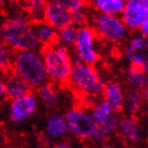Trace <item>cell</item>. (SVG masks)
<instances>
[{
  "label": "cell",
  "instance_id": "cell-33",
  "mask_svg": "<svg viewBox=\"0 0 148 148\" xmlns=\"http://www.w3.org/2000/svg\"><path fill=\"white\" fill-rule=\"evenodd\" d=\"M4 1H5V0H0V5H2L3 3H4Z\"/></svg>",
  "mask_w": 148,
  "mask_h": 148
},
{
  "label": "cell",
  "instance_id": "cell-29",
  "mask_svg": "<svg viewBox=\"0 0 148 148\" xmlns=\"http://www.w3.org/2000/svg\"><path fill=\"white\" fill-rule=\"evenodd\" d=\"M5 97V84H4V77L0 76V99Z\"/></svg>",
  "mask_w": 148,
  "mask_h": 148
},
{
  "label": "cell",
  "instance_id": "cell-19",
  "mask_svg": "<svg viewBox=\"0 0 148 148\" xmlns=\"http://www.w3.org/2000/svg\"><path fill=\"white\" fill-rule=\"evenodd\" d=\"M126 82L131 89L143 91L148 86V73L141 68L130 66L126 71Z\"/></svg>",
  "mask_w": 148,
  "mask_h": 148
},
{
  "label": "cell",
  "instance_id": "cell-31",
  "mask_svg": "<svg viewBox=\"0 0 148 148\" xmlns=\"http://www.w3.org/2000/svg\"><path fill=\"white\" fill-rule=\"evenodd\" d=\"M142 92H143V99H144V102H145L148 106V86L143 90Z\"/></svg>",
  "mask_w": 148,
  "mask_h": 148
},
{
  "label": "cell",
  "instance_id": "cell-35",
  "mask_svg": "<svg viewBox=\"0 0 148 148\" xmlns=\"http://www.w3.org/2000/svg\"><path fill=\"white\" fill-rule=\"evenodd\" d=\"M123 1H125V2H127V1H128V0H123Z\"/></svg>",
  "mask_w": 148,
  "mask_h": 148
},
{
  "label": "cell",
  "instance_id": "cell-16",
  "mask_svg": "<svg viewBox=\"0 0 148 148\" xmlns=\"http://www.w3.org/2000/svg\"><path fill=\"white\" fill-rule=\"evenodd\" d=\"M46 134L52 140H62L69 133L68 125L64 115L53 114L47 120L45 125Z\"/></svg>",
  "mask_w": 148,
  "mask_h": 148
},
{
  "label": "cell",
  "instance_id": "cell-15",
  "mask_svg": "<svg viewBox=\"0 0 148 148\" xmlns=\"http://www.w3.org/2000/svg\"><path fill=\"white\" fill-rule=\"evenodd\" d=\"M32 29H33L35 37L41 48L56 43L57 31L53 27H51L49 23H47L43 19L37 20V21H32Z\"/></svg>",
  "mask_w": 148,
  "mask_h": 148
},
{
  "label": "cell",
  "instance_id": "cell-4",
  "mask_svg": "<svg viewBox=\"0 0 148 148\" xmlns=\"http://www.w3.org/2000/svg\"><path fill=\"white\" fill-rule=\"evenodd\" d=\"M68 85L84 95L99 96L102 94L105 83L94 66L74 60Z\"/></svg>",
  "mask_w": 148,
  "mask_h": 148
},
{
  "label": "cell",
  "instance_id": "cell-30",
  "mask_svg": "<svg viewBox=\"0 0 148 148\" xmlns=\"http://www.w3.org/2000/svg\"><path fill=\"white\" fill-rule=\"evenodd\" d=\"M52 148H74V147L68 142H58L56 143Z\"/></svg>",
  "mask_w": 148,
  "mask_h": 148
},
{
  "label": "cell",
  "instance_id": "cell-12",
  "mask_svg": "<svg viewBox=\"0 0 148 148\" xmlns=\"http://www.w3.org/2000/svg\"><path fill=\"white\" fill-rule=\"evenodd\" d=\"M103 101L110 106L113 112H120L124 109V92L123 88L116 82H109L105 84L102 92Z\"/></svg>",
  "mask_w": 148,
  "mask_h": 148
},
{
  "label": "cell",
  "instance_id": "cell-9",
  "mask_svg": "<svg viewBox=\"0 0 148 148\" xmlns=\"http://www.w3.org/2000/svg\"><path fill=\"white\" fill-rule=\"evenodd\" d=\"M121 18L130 32L139 31L148 18V0H128Z\"/></svg>",
  "mask_w": 148,
  "mask_h": 148
},
{
  "label": "cell",
  "instance_id": "cell-6",
  "mask_svg": "<svg viewBox=\"0 0 148 148\" xmlns=\"http://www.w3.org/2000/svg\"><path fill=\"white\" fill-rule=\"evenodd\" d=\"M97 40L99 37L91 25L78 29L76 41L72 48L74 60L87 65H95L99 59Z\"/></svg>",
  "mask_w": 148,
  "mask_h": 148
},
{
  "label": "cell",
  "instance_id": "cell-22",
  "mask_svg": "<svg viewBox=\"0 0 148 148\" xmlns=\"http://www.w3.org/2000/svg\"><path fill=\"white\" fill-rule=\"evenodd\" d=\"M77 32H78V29L76 27H74L73 25H70L66 28L62 29V30H59V31H57L56 43L71 50L74 47L75 41H76Z\"/></svg>",
  "mask_w": 148,
  "mask_h": 148
},
{
  "label": "cell",
  "instance_id": "cell-20",
  "mask_svg": "<svg viewBox=\"0 0 148 148\" xmlns=\"http://www.w3.org/2000/svg\"><path fill=\"white\" fill-rule=\"evenodd\" d=\"M144 104L143 99V92L141 90L129 89L125 92L124 95V109L130 114L139 113L142 109V106Z\"/></svg>",
  "mask_w": 148,
  "mask_h": 148
},
{
  "label": "cell",
  "instance_id": "cell-14",
  "mask_svg": "<svg viewBox=\"0 0 148 148\" xmlns=\"http://www.w3.org/2000/svg\"><path fill=\"white\" fill-rule=\"evenodd\" d=\"M119 124H120V116L117 114L113 113L106 121L105 123L101 125H96L95 129L91 136V141H93L96 144H103L107 142L110 136L119 129Z\"/></svg>",
  "mask_w": 148,
  "mask_h": 148
},
{
  "label": "cell",
  "instance_id": "cell-18",
  "mask_svg": "<svg viewBox=\"0 0 148 148\" xmlns=\"http://www.w3.org/2000/svg\"><path fill=\"white\" fill-rule=\"evenodd\" d=\"M120 132L125 141L129 144H136L141 139V131L140 127L136 123V121L132 116H125L120 119L119 129Z\"/></svg>",
  "mask_w": 148,
  "mask_h": 148
},
{
  "label": "cell",
  "instance_id": "cell-1",
  "mask_svg": "<svg viewBox=\"0 0 148 148\" xmlns=\"http://www.w3.org/2000/svg\"><path fill=\"white\" fill-rule=\"evenodd\" d=\"M0 38L12 52L41 50L32 29V21L25 16H13L5 20L0 27Z\"/></svg>",
  "mask_w": 148,
  "mask_h": 148
},
{
  "label": "cell",
  "instance_id": "cell-24",
  "mask_svg": "<svg viewBox=\"0 0 148 148\" xmlns=\"http://www.w3.org/2000/svg\"><path fill=\"white\" fill-rule=\"evenodd\" d=\"M37 96L45 105L49 107H54L58 103V94L55 89V85L50 82L37 89Z\"/></svg>",
  "mask_w": 148,
  "mask_h": 148
},
{
  "label": "cell",
  "instance_id": "cell-21",
  "mask_svg": "<svg viewBox=\"0 0 148 148\" xmlns=\"http://www.w3.org/2000/svg\"><path fill=\"white\" fill-rule=\"evenodd\" d=\"M48 2L49 0H25L23 8L28 14V18L32 21L42 20Z\"/></svg>",
  "mask_w": 148,
  "mask_h": 148
},
{
  "label": "cell",
  "instance_id": "cell-2",
  "mask_svg": "<svg viewBox=\"0 0 148 148\" xmlns=\"http://www.w3.org/2000/svg\"><path fill=\"white\" fill-rule=\"evenodd\" d=\"M10 69L25 80L31 89H38L49 83L40 50L13 52Z\"/></svg>",
  "mask_w": 148,
  "mask_h": 148
},
{
  "label": "cell",
  "instance_id": "cell-36",
  "mask_svg": "<svg viewBox=\"0 0 148 148\" xmlns=\"http://www.w3.org/2000/svg\"><path fill=\"white\" fill-rule=\"evenodd\" d=\"M1 42H2V41H1V38H0V43H1Z\"/></svg>",
  "mask_w": 148,
  "mask_h": 148
},
{
  "label": "cell",
  "instance_id": "cell-7",
  "mask_svg": "<svg viewBox=\"0 0 148 148\" xmlns=\"http://www.w3.org/2000/svg\"><path fill=\"white\" fill-rule=\"evenodd\" d=\"M65 119L69 133L80 140L90 139L96 127L90 111L83 107H73L68 110Z\"/></svg>",
  "mask_w": 148,
  "mask_h": 148
},
{
  "label": "cell",
  "instance_id": "cell-13",
  "mask_svg": "<svg viewBox=\"0 0 148 148\" xmlns=\"http://www.w3.org/2000/svg\"><path fill=\"white\" fill-rule=\"evenodd\" d=\"M5 84V97L10 101L19 99L21 96L31 92V88L27 85L25 80L21 79L14 72L9 71L4 77Z\"/></svg>",
  "mask_w": 148,
  "mask_h": 148
},
{
  "label": "cell",
  "instance_id": "cell-25",
  "mask_svg": "<svg viewBox=\"0 0 148 148\" xmlns=\"http://www.w3.org/2000/svg\"><path fill=\"white\" fill-rule=\"evenodd\" d=\"M50 1H53V2H56L60 4V5L65 6L68 10L71 11V13H77V12H82V11H85V10L88 9V4L84 2L83 0H50Z\"/></svg>",
  "mask_w": 148,
  "mask_h": 148
},
{
  "label": "cell",
  "instance_id": "cell-5",
  "mask_svg": "<svg viewBox=\"0 0 148 148\" xmlns=\"http://www.w3.org/2000/svg\"><path fill=\"white\" fill-rule=\"evenodd\" d=\"M89 25L92 27L99 39L113 45L126 42L131 35L121 16H108L93 13V16L90 15Z\"/></svg>",
  "mask_w": 148,
  "mask_h": 148
},
{
  "label": "cell",
  "instance_id": "cell-10",
  "mask_svg": "<svg viewBox=\"0 0 148 148\" xmlns=\"http://www.w3.org/2000/svg\"><path fill=\"white\" fill-rule=\"evenodd\" d=\"M38 108V99L34 93L28 94L19 99L10 101L8 115L13 123H21L31 117Z\"/></svg>",
  "mask_w": 148,
  "mask_h": 148
},
{
  "label": "cell",
  "instance_id": "cell-17",
  "mask_svg": "<svg viewBox=\"0 0 148 148\" xmlns=\"http://www.w3.org/2000/svg\"><path fill=\"white\" fill-rule=\"evenodd\" d=\"M93 13L108 16H121L125 8L123 0H93L89 4Z\"/></svg>",
  "mask_w": 148,
  "mask_h": 148
},
{
  "label": "cell",
  "instance_id": "cell-28",
  "mask_svg": "<svg viewBox=\"0 0 148 148\" xmlns=\"http://www.w3.org/2000/svg\"><path fill=\"white\" fill-rule=\"evenodd\" d=\"M139 33L142 35V36L145 37V38H148V18L144 21V23L142 25V27L140 28Z\"/></svg>",
  "mask_w": 148,
  "mask_h": 148
},
{
  "label": "cell",
  "instance_id": "cell-27",
  "mask_svg": "<svg viewBox=\"0 0 148 148\" xmlns=\"http://www.w3.org/2000/svg\"><path fill=\"white\" fill-rule=\"evenodd\" d=\"M90 21V13H89V8L85 11L82 12H77L72 14V25L74 27H76L77 29H80L83 27L89 25Z\"/></svg>",
  "mask_w": 148,
  "mask_h": 148
},
{
  "label": "cell",
  "instance_id": "cell-23",
  "mask_svg": "<svg viewBox=\"0 0 148 148\" xmlns=\"http://www.w3.org/2000/svg\"><path fill=\"white\" fill-rule=\"evenodd\" d=\"M114 112L110 108L108 104H106L104 101L97 102L95 105H93L90 108V114L92 116L93 121L96 125H101V124L105 123L109 117L113 114Z\"/></svg>",
  "mask_w": 148,
  "mask_h": 148
},
{
  "label": "cell",
  "instance_id": "cell-26",
  "mask_svg": "<svg viewBox=\"0 0 148 148\" xmlns=\"http://www.w3.org/2000/svg\"><path fill=\"white\" fill-rule=\"evenodd\" d=\"M13 52L4 45L3 42L0 43V72L6 71L11 67Z\"/></svg>",
  "mask_w": 148,
  "mask_h": 148
},
{
  "label": "cell",
  "instance_id": "cell-32",
  "mask_svg": "<svg viewBox=\"0 0 148 148\" xmlns=\"http://www.w3.org/2000/svg\"><path fill=\"white\" fill-rule=\"evenodd\" d=\"M83 1H84L85 3H86V4H88V5H89V4H90L91 2H92L93 0H83Z\"/></svg>",
  "mask_w": 148,
  "mask_h": 148
},
{
  "label": "cell",
  "instance_id": "cell-8",
  "mask_svg": "<svg viewBox=\"0 0 148 148\" xmlns=\"http://www.w3.org/2000/svg\"><path fill=\"white\" fill-rule=\"evenodd\" d=\"M124 55L130 66L141 68L148 73V38L136 33L125 42Z\"/></svg>",
  "mask_w": 148,
  "mask_h": 148
},
{
  "label": "cell",
  "instance_id": "cell-3",
  "mask_svg": "<svg viewBox=\"0 0 148 148\" xmlns=\"http://www.w3.org/2000/svg\"><path fill=\"white\" fill-rule=\"evenodd\" d=\"M40 51L50 83L57 86L68 85L74 64L71 50L58 43H53L41 48Z\"/></svg>",
  "mask_w": 148,
  "mask_h": 148
},
{
  "label": "cell",
  "instance_id": "cell-11",
  "mask_svg": "<svg viewBox=\"0 0 148 148\" xmlns=\"http://www.w3.org/2000/svg\"><path fill=\"white\" fill-rule=\"evenodd\" d=\"M43 20L53 27L56 31H59L72 25V13L65 6L49 0L45 10Z\"/></svg>",
  "mask_w": 148,
  "mask_h": 148
},
{
  "label": "cell",
  "instance_id": "cell-34",
  "mask_svg": "<svg viewBox=\"0 0 148 148\" xmlns=\"http://www.w3.org/2000/svg\"><path fill=\"white\" fill-rule=\"evenodd\" d=\"M0 107H1V99H0Z\"/></svg>",
  "mask_w": 148,
  "mask_h": 148
}]
</instances>
